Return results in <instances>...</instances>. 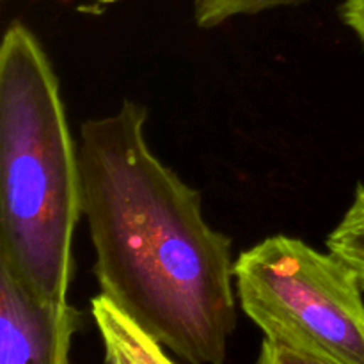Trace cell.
I'll return each mask as SVG.
<instances>
[{
  "instance_id": "1",
  "label": "cell",
  "mask_w": 364,
  "mask_h": 364,
  "mask_svg": "<svg viewBox=\"0 0 364 364\" xmlns=\"http://www.w3.org/2000/svg\"><path fill=\"white\" fill-rule=\"evenodd\" d=\"M148 110L124 100L80 127L82 215L100 294L188 364H224L237 327L231 238L201 194L149 148Z\"/></svg>"
},
{
  "instance_id": "2",
  "label": "cell",
  "mask_w": 364,
  "mask_h": 364,
  "mask_svg": "<svg viewBox=\"0 0 364 364\" xmlns=\"http://www.w3.org/2000/svg\"><path fill=\"white\" fill-rule=\"evenodd\" d=\"M80 215L59 78L34 32L13 21L0 46V262L38 294L68 301Z\"/></svg>"
},
{
  "instance_id": "3",
  "label": "cell",
  "mask_w": 364,
  "mask_h": 364,
  "mask_svg": "<svg viewBox=\"0 0 364 364\" xmlns=\"http://www.w3.org/2000/svg\"><path fill=\"white\" fill-rule=\"evenodd\" d=\"M235 288L267 340L329 364H364V288L331 251L269 237L235 259Z\"/></svg>"
},
{
  "instance_id": "4",
  "label": "cell",
  "mask_w": 364,
  "mask_h": 364,
  "mask_svg": "<svg viewBox=\"0 0 364 364\" xmlns=\"http://www.w3.org/2000/svg\"><path fill=\"white\" fill-rule=\"evenodd\" d=\"M80 313L45 297L0 262V364H71Z\"/></svg>"
},
{
  "instance_id": "5",
  "label": "cell",
  "mask_w": 364,
  "mask_h": 364,
  "mask_svg": "<svg viewBox=\"0 0 364 364\" xmlns=\"http://www.w3.org/2000/svg\"><path fill=\"white\" fill-rule=\"evenodd\" d=\"M91 313L102 338L105 364H176L160 341L102 294L91 301Z\"/></svg>"
},
{
  "instance_id": "6",
  "label": "cell",
  "mask_w": 364,
  "mask_h": 364,
  "mask_svg": "<svg viewBox=\"0 0 364 364\" xmlns=\"http://www.w3.org/2000/svg\"><path fill=\"white\" fill-rule=\"evenodd\" d=\"M327 249L347 263L364 288V185L355 188L354 199L343 219L327 237Z\"/></svg>"
},
{
  "instance_id": "7",
  "label": "cell",
  "mask_w": 364,
  "mask_h": 364,
  "mask_svg": "<svg viewBox=\"0 0 364 364\" xmlns=\"http://www.w3.org/2000/svg\"><path fill=\"white\" fill-rule=\"evenodd\" d=\"M302 2L306 0H196L194 20L198 27L213 28L237 16H251Z\"/></svg>"
},
{
  "instance_id": "8",
  "label": "cell",
  "mask_w": 364,
  "mask_h": 364,
  "mask_svg": "<svg viewBox=\"0 0 364 364\" xmlns=\"http://www.w3.org/2000/svg\"><path fill=\"white\" fill-rule=\"evenodd\" d=\"M255 364H329L318 361V359L308 358V355H302L299 352L290 350V348L283 347V345H277L270 340L262 341V348H259V354L256 358Z\"/></svg>"
},
{
  "instance_id": "9",
  "label": "cell",
  "mask_w": 364,
  "mask_h": 364,
  "mask_svg": "<svg viewBox=\"0 0 364 364\" xmlns=\"http://www.w3.org/2000/svg\"><path fill=\"white\" fill-rule=\"evenodd\" d=\"M340 16L364 46V0H345L340 7Z\"/></svg>"
}]
</instances>
